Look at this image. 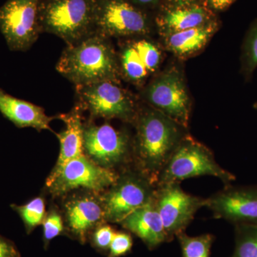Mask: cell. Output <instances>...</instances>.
Segmentation results:
<instances>
[{"label": "cell", "mask_w": 257, "mask_h": 257, "mask_svg": "<svg viewBox=\"0 0 257 257\" xmlns=\"http://www.w3.org/2000/svg\"><path fill=\"white\" fill-rule=\"evenodd\" d=\"M115 231L109 225H101L94 232L93 241L96 247L100 249H109Z\"/></svg>", "instance_id": "28"}, {"label": "cell", "mask_w": 257, "mask_h": 257, "mask_svg": "<svg viewBox=\"0 0 257 257\" xmlns=\"http://www.w3.org/2000/svg\"><path fill=\"white\" fill-rule=\"evenodd\" d=\"M204 3H205V0H163L161 7L182 6Z\"/></svg>", "instance_id": "32"}, {"label": "cell", "mask_w": 257, "mask_h": 257, "mask_svg": "<svg viewBox=\"0 0 257 257\" xmlns=\"http://www.w3.org/2000/svg\"><path fill=\"white\" fill-rule=\"evenodd\" d=\"M78 105L94 117L135 121L138 106L132 94L112 81L76 87Z\"/></svg>", "instance_id": "6"}, {"label": "cell", "mask_w": 257, "mask_h": 257, "mask_svg": "<svg viewBox=\"0 0 257 257\" xmlns=\"http://www.w3.org/2000/svg\"><path fill=\"white\" fill-rule=\"evenodd\" d=\"M155 202L170 241L184 231L199 209L206 207L207 199L187 194L175 182L157 186Z\"/></svg>", "instance_id": "9"}, {"label": "cell", "mask_w": 257, "mask_h": 257, "mask_svg": "<svg viewBox=\"0 0 257 257\" xmlns=\"http://www.w3.org/2000/svg\"><path fill=\"white\" fill-rule=\"evenodd\" d=\"M39 19L42 33L74 45L95 32V0H40Z\"/></svg>", "instance_id": "3"}, {"label": "cell", "mask_w": 257, "mask_h": 257, "mask_svg": "<svg viewBox=\"0 0 257 257\" xmlns=\"http://www.w3.org/2000/svg\"><path fill=\"white\" fill-rule=\"evenodd\" d=\"M151 29L150 13L130 0H95V32L103 36L143 37Z\"/></svg>", "instance_id": "5"}, {"label": "cell", "mask_w": 257, "mask_h": 257, "mask_svg": "<svg viewBox=\"0 0 257 257\" xmlns=\"http://www.w3.org/2000/svg\"><path fill=\"white\" fill-rule=\"evenodd\" d=\"M101 199L104 220L121 222L139 208L152 202L156 184L145 174L126 173L119 176Z\"/></svg>", "instance_id": "7"}, {"label": "cell", "mask_w": 257, "mask_h": 257, "mask_svg": "<svg viewBox=\"0 0 257 257\" xmlns=\"http://www.w3.org/2000/svg\"><path fill=\"white\" fill-rule=\"evenodd\" d=\"M145 37H137L132 40L134 46L143 57L147 69L150 74L153 73L160 65L161 53L158 47Z\"/></svg>", "instance_id": "25"}, {"label": "cell", "mask_w": 257, "mask_h": 257, "mask_svg": "<svg viewBox=\"0 0 257 257\" xmlns=\"http://www.w3.org/2000/svg\"><path fill=\"white\" fill-rule=\"evenodd\" d=\"M82 111L81 106L77 104L68 113L56 116L57 119L63 121L65 128L62 133L56 135L60 141V154L55 168L47 181L53 179L69 161L84 155Z\"/></svg>", "instance_id": "15"}, {"label": "cell", "mask_w": 257, "mask_h": 257, "mask_svg": "<svg viewBox=\"0 0 257 257\" xmlns=\"http://www.w3.org/2000/svg\"><path fill=\"white\" fill-rule=\"evenodd\" d=\"M253 107H254V109L257 110V102L255 103L254 105H253Z\"/></svg>", "instance_id": "33"}, {"label": "cell", "mask_w": 257, "mask_h": 257, "mask_svg": "<svg viewBox=\"0 0 257 257\" xmlns=\"http://www.w3.org/2000/svg\"><path fill=\"white\" fill-rule=\"evenodd\" d=\"M84 154L96 165L111 169L122 163L128 156L130 138L110 124H84Z\"/></svg>", "instance_id": "12"}, {"label": "cell", "mask_w": 257, "mask_h": 257, "mask_svg": "<svg viewBox=\"0 0 257 257\" xmlns=\"http://www.w3.org/2000/svg\"><path fill=\"white\" fill-rule=\"evenodd\" d=\"M11 207L20 215L27 232L30 233L45 219V203L42 197H36L23 205L13 204Z\"/></svg>", "instance_id": "23"}, {"label": "cell", "mask_w": 257, "mask_h": 257, "mask_svg": "<svg viewBox=\"0 0 257 257\" xmlns=\"http://www.w3.org/2000/svg\"><path fill=\"white\" fill-rule=\"evenodd\" d=\"M66 219L71 231L80 241L96 225L104 220V208L101 199L86 195L71 199L65 205Z\"/></svg>", "instance_id": "18"}, {"label": "cell", "mask_w": 257, "mask_h": 257, "mask_svg": "<svg viewBox=\"0 0 257 257\" xmlns=\"http://www.w3.org/2000/svg\"><path fill=\"white\" fill-rule=\"evenodd\" d=\"M144 97L155 109L187 127L191 101L182 76L175 69L157 77L145 89Z\"/></svg>", "instance_id": "11"}, {"label": "cell", "mask_w": 257, "mask_h": 257, "mask_svg": "<svg viewBox=\"0 0 257 257\" xmlns=\"http://www.w3.org/2000/svg\"><path fill=\"white\" fill-rule=\"evenodd\" d=\"M56 69L75 87L103 81L119 82L121 77L118 55L109 38L96 32L67 45Z\"/></svg>", "instance_id": "1"}, {"label": "cell", "mask_w": 257, "mask_h": 257, "mask_svg": "<svg viewBox=\"0 0 257 257\" xmlns=\"http://www.w3.org/2000/svg\"><path fill=\"white\" fill-rule=\"evenodd\" d=\"M134 5L150 13V10L160 9L163 0H130Z\"/></svg>", "instance_id": "30"}, {"label": "cell", "mask_w": 257, "mask_h": 257, "mask_svg": "<svg viewBox=\"0 0 257 257\" xmlns=\"http://www.w3.org/2000/svg\"><path fill=\"white\" fill-rule=\"evenodd\" d=\"M216 20L205 3L182 6L161 7L157 15V27L166 36L202 26Z\"/></svg>", "instance_id": "14"}, {"label": "cell", "mask_w": 257, "mask_h": 257, "mask_svg": "<svg viewBox=\"0 0 257 257\" xmlns=\"http://www.w3.org/2000/svg\"><path fill=\"white\" fill-rule=\"evenodd\" d=\"M135 151L143 173L157 185L159 175L186 136L184 126L157 109L139 110Z\"/></svg>", "instance_id": "2"}, {"label": "cell", "mask_w": 257, "mask_h": 257, "mask_svg": "<svg viewBox=\"0 0 257 257\" xmlns=\"http://www.w3.org/2000/svg\"><path fill=\"white\" fill-rule=\"evenodd\" d=\"M235 246L231 257H257V224L234 225Z\"/></svg>", "instance_id": "21"}, {"label": "cell", "mask_w": 257, "mask_h": 257, "mask_svg": "<svg viewBox=\"0 0 257 257\" xmlns=\"http://www.w3.org/2000/svg\"><path fill=\"white\" fill-rule=\"evenodd\" d=\"M0 257H21L13 241L0 234Z\"/></svg>", "instance_id": "29"}, {"label": "cell", "mask_w": 257, "mask_h": 257, "mask_svg": "<svg viewBox=\"0 0 257 257\" xmlns=\"http://www.w3.org/2000/svg\"><path fill=\"white\" fill-rule=\"evenodd\" d=\"M235 1L236 0H205V3L208 8L214 13L228 9Z\"/></svg>", "instance_id": "31"}, {"label": "cell", "mask_w": 257, "mask_h": 257, "mask_svg": "<svg viewBox=\"0 0 257 257\" xmlns=\"http://www.w3.org/2000/svg\"><path fill=\"white\" fill-rule=\"evenodd\" d=\"M118 177L110 169L96 165L84 154L69 161L53 179L47 181L46 184L56 196L79 188L99 192L109 189Z\"/></svg>", "instance_id": "10"}, {"label": "cell", "mask_w": 257, "mask_h": 257, "mask_svg": "<svg viewBox=\"0 0 257 257\" xmlns=\"http://www.w3.org/2000/svg\"><path fill=\"white\" fill-rule=\"evenodd\" d=\"M213 176L230 185L236 177L218 165L210 150L193 139L185 137L172 154L159 175L157 186L179 183L184 179Z\"/></svg>", "instance_id": "4"}, {"label": "cell", "mask_w": 257, "mask_h": 257, "mask_svg": "<svg viewBox=\"0 0 257 257\" xmlns=\"http://www.w3.org/2000/svg\"><path fill=\"white\" fill-rule=\"evenodd\" d=\"M257 67V19L248 29L242 47L241 71L249 79Z\"/></svg>", "instance_id": "24"}, {"label": "cell", "mask_w": 257, "mask_h": 257, "mask_svg": "<svg viewBox=\"0 0 257 257\" xmlns=\"http://www.w3.org/2000/svg\"><path fill=\"white\" fill-rule=\"evenodd\" d=\"M40 0H7L0 7V32L13 52H27L42 34Z\"/></svg>", "instance_id": "8"}, {"label": "cell", "mask_w": 257, "mask_h": 257, "mask_svg": "<svg viewBox=\"0 0 257 257\" xmlns=\"http://www.w3.org/2000/svg\"><path fill=\"white\" fill-rule=\"evenodd\" d=\"M117 55L121 76L133 84H143L150 73L133 42H126Z\"/></svg>", "instance_id": "20"}, {"label": "cell", "mask_w": 257, "mask_h": 257, "mask_svg": "<svg viewBox=\"0 0 257 257\" xmlns=\"http://www.w3.org/2000/svg\"><path fill=\"white\" fill-rule=\"evenodd\" d=\"M206 207L216 219L236 224H257V184L225 186L207 199Z\"/></svg>", "instance_id": "13"}, {"label": "cell", "mask_w": 257, "mask_h": 257, "mask_svg": "<svg viewBox=\"0 0 257 257\" xmlns=\"http://www.w3.org/2000/svg\"><path fill=\"white\" fill-rule=\"evenodd\" d=\"M182 250V257H210L214 236L204 234L190 236L184 231L177 236Z\"/></svg>", "instance_id": "22"}, {"label": "cell", "mask_w": 257, "mask_h": 257, "mask_svg": "<svg viewBox=\"0 0 257 257\" xmlns=\"http://www.w3.org/2000/svg\"><path fill=\"white\" fill-rule=\"evenodd\" d=\"M120 224L143 240L150 249L168 241L155 198L130 214Z\"/></svg>", "instance_id": "17"}, {"label": "cell", "mask_w": 257, "mask_h": 257, "mask_svg": "<svg viewBox=\"0 0 257 257\" xmlns=\"http://www.w3.org/2000/svg\"><path fill=\"white\" fill-rule=\"evenodd\" d=\"M133 238L128 233H115L114 238L109 246V253L106 257H120L131 251L133 248Z\"/></svg>", "instance_id": "27"}, {"label": "cell", "mask_w": 257, "mask_h": 257, "mask_svg": "<svg viewBox=\"0 0 257 257\" xmlns=\"http://www.w3.org/2000/svg\"><path fill=\"white\" fill-rule=\"evenodd\" d=\"M43 237L45 242L55 239L63 231L64 224L62 217L56 211L50 212L44 219Z\"/></svg>", "instance_id": "26"}, {"label": "cell", "mask_w": 257, "mask_h": 257, "mask_svg": "<svg viewBox=\"0 0 257 257\" xmlns=\"http://www.w3.org/2000/svg\"><path fill=\"white\" fill-rule=\"evenodd\" d=\"M218 29L217 20L202 26L189 29L166 36V45L179 57H189L202 50Z\"/></svg>", "instance_id": "19"}, {"label": "cell", "mask_w": 257, "mask_h": 257, "mask_svg": "<svg viewBox=\"0 0 257 257\" xmlns=\"http://www.w3.org/2000/svg\"><path fill=\"white\" fill-rule=\"evenodd\" d=\"M0 112L19 128L31 127L37 131L52 132L50 123L56 116L47 115L41 106L8 94L0 88Z\"/></svg>", "instance_id": "16"}]
</instances>
